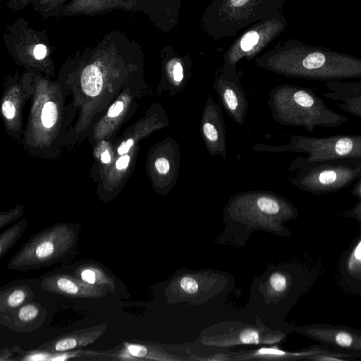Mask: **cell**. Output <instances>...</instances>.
I'll return each mask as SVG.
<instances>
[{"mask_svg": "<svg viewBox=\"0 0 361 361\" xmlns=\"http://www.w3.org/2000/svg\"><path fill=\"white\" fill-rule=\"evenodd\" d=\"M269 105L275 121L302 127L312 133L316 128L339 127L348 118L329 108L312 90L283 85L271 91Z\"/></svg>", "mask_w": 361, "mask_h": 361, "instance_id": "6da1fadb", "label": "cell"}, {"mask_svg": "<svg viewBox=\"0 0 361 361\" xmlns=\"http://www.w3.org/2000/svg\"><path fill=\"white\" fill-rule=\"evenodd\" d=\"M285 72L325 82L361 79V58L324 47L298 44Z\"/></svg>", "mask_w": 361, "mask_h": 361, "instance_id": "7a4b0ae2", "label": "cell"}, {"mask_svg": "<svg viewBox=\"0 0 361 361\" xmlns=\"http://www.w3.org/2000/svg\"><path fill=\"white\" fill-rule=\"evenodd\" d=\"M290 183L317 195L344 189L361 176V158L305 161L298 157L290 164Z\"/></svg>", "mask_w": 361, "mask_h": 361, "instance_id": "3957f363", "label": "cell"}, {"mask_svg": "<svg viewBox=\"0 0 361 361\" xmlns=\"http://www.w3.org/2000/svg\"><path fill=\"white\" fill-rule=\"evenodd\" d=\"M257 151L305 153V161L361 158V135H336L311 137L293 135L288 143L281 146L257 144Z\"/></svg>", "mask_w": 361, "mask_h": 361, "instance_id": "277c9868", "label": "cell"}, {"mask_svg": "<svg viewBox=\"0 0 361 361\" xmlns=\"http://www.w3.org/2000/svg\"><path fill=\"white\" fill-rule=\"evenodd\" d=\"M3 40L5 47L16 59L37 62L49 59L54 48L47 30L35 29L24 18L6 25Z\"/></svg>", "mask_w": 361, "mask_h": 361, "instance_id": "5b68a950", "label": "cell"}, {"mask_svg": "<svg viewBox=\"0 0 361 361\" xmlns=\"http://www.w3.org/2000/svg\"><path fill=\"white\" fill-rule=\"evenodd\" d=\"M201 131L205 146L210 154H226L225 123L219 104L209 97L201 118Z\"/></svg>", "mask_w": 361, "mask_h": 361, "instance_id": "8992f818", "label": "cell"}, {"mask_svg": "<svg viewBox=\"0 0 361 361\" xmlns=\"http://www.w3.org/2000/svg\"><path fill=\"white\" fill-rule=\"evenodd\" d=\"M329 90L322 95L335 102L343 111L361 119V81L326 82Z\"/></svg>", "mask_w": 361, "mask_h": 361, "instance_id": "52a82bcc", "label": "cell"}, {"mask_svg": "<svg viewBox=\"0 0 361 361\" xmlns=\"http://www.w3.org/2000/svg\"><path fill=\"white\" fill-rule=\"evenodd\" d=\"M99 335L90 336V333H81L68 335L56 340L47 349L51 351H66L92 342Z\"/></svg>", "mask_w": 361, "mask_h": 361, "instance_id": "ba28073f", "label": "cell"}, {"mask_svg": "<svg viewBox=\"0 0 361 361\" xmlns=\"http://www.w3.org/2000/svg\"><path fill=\"white\" fill-rule=\"evenodd\" d=\"M69 0H36L31 8L43 18L61 16L63 6Z\"/></svg>", "mask_w": 361, "mask_h": 361, "instance_id": "9c48e42d", "label": "cell"}, {"mask_svg": "<svg viewBox=\"0 0 361 361\" xmlns=\"http://www.w3.org/2000/svg\"><path fill=\"white\" fill-rule=\"evenodd\" d=\"M59 246L54 238L47 237L35 244V247L30 252L34 257V259L43 261L51 259L56 254Z\"/></svg>", "mask_w": 361, "mask_h": 361, "instance_id": "30bf717a", "label": "cell"}, {"mask_svg": "<svg viewBox=\"0 0 361 361\" xmlns=\"http://www.w3.org/2000/svg\"><path fill=\"white\" fill-rule=\"evenodd\" d=\"M58 117L56 104L53 102H47L42 109L41 120L44 126L47 128L52 127Z\"/></svg>", "mask_w": 361, "mask_h": 361, "instance_id": "8fae6325", "label": "cell"}, {"mask_svg": "<svg viewBox=\"0 0 361 361\" xmlns=\"http://www.w3.org/2000/svg\"><path fill=\"white\" fill-rule=\"evenodd\" d=\"M57 290L63 293L76 295L80 293V286L72 279L67 277H59L55 281Z\"/></svg>", "mask_w": 361, "mask_h": 361, "instance_id": "7c38bea8", "label": "cell"}, {"mask_svg": "<svg viewBox=\"0 0 361 361\" xmlns=\"http://www.w3.org/2000/svg\"><path fill=\"white\" fill-rule=\"evenodd\" d=\"M27 298V291L23 288L12 290L5 300L6 308L13 309L21 305Z\"/></svg>", "mask_w": 361, "mask_h": 361, "instance_id": "4fadbf2b", "label": "cell"}, {"mask_svg": "<svg viewBox=\"0 0 361 361\" xmlns=\"http://www.w3.org/2000/svg\"><path fill=\"white\" fill-rule=\"evenodd\" d=\"M39 314V308L33 304H27L23 306L18 312V319L23 322H31Z\"/></svg>", "mask_w": 361, "mask_h": 361, "instance_id": "5bb4252c", "label": "cell"}, {"mask_svg": "<svg viewBox=\"0 0 361 361\" xmlns=\"http://www.w3.org/2000/svg\"><path fill=\"white\" fill-rule=\"evenodd\" d=\"M171 80L175 85L176 94L180 92L179 87L184 78L183 68L179 62H176L171 67H169V71Z\"/></svg>", "mask_w": 361, "mask_h": 361, "instance_id": "9a60e30c", "label": "cell"}, {"mask_svg": "<svg viewBox=\"0 0 361 361\" xmlns=\"http://www.w3.org/2000/svg\"><path fill=\"white\" fill-rule=\"evenodd\" d=\"M173 166L179 167V165L173 166L171 161L165 157H159L154 161V167L157 171L162 175H167L172 172L178 174V172L172 171Z\"/></svg>", "mask_w": 361, "mask_h": 361, "instance_id": "2e32d148", "label": "cell"}, {"mask_svg": "<svg viewBox=\"0 0 361 361\" xmlns=\"http://www.w3.org/2000/svg\"><path fill=\"white\" fill-rule=\"evenodd\" d=\"M269 284L271 289L275 292H283L286 288V278L282 274L276 272L271 276Z\"/></svg>", "mask_w": 361, "mask_h": 361, "instance_id": "e0dca14e", "label": "cell"}, {"mask_svg": "<svg viewBox=\"0 0 361 361\" xmlns=\"http://www.w3.org/2000/svg\"><path fill=\"white\" fill-rule=\"evenodd\" d=\"M334 343L343 348H351L355 343V338L345 331H338L334 337Z\"/></svg>", "mask_w": 361, "mask_h": 361, "instance_id": "ac0fdd59", "label": "cell"}, {"mask_svg": "<svg viewBox=\"0 0 361 361\" xmlns=\"http://www.w3.org/2000/svg\"><path fill=\"white\" fill-rule=\"evenodd\" d=\"M259 35L256 32L252 31L247 33L240 42L241 49L245 51L250 50L257 43Z\"/></svg>", "mask_w": 361, "mask_h": 361, "instance_id": "d6986e66", "label": "cell"}, {"mask_svg": "<svg viewBox=\"0 0 361 361\" xmlns=\"http://www.w3.org/2000/svg\"><path fill=\"white\" fill-rule=\"evenodd\" d=\"M180 286L183 291L190 294L197 293L199 289L197 281L190 276L183 277L180 281Z\"/></svg>", "mask_w": 361, "mask_h": 361, "instance_id": "ffe728a7", "label": "cell"}, {"mask_svg": "<svg viewBox=\"0 0 361 361\" xmlns=\"http://www.w3.org/2000/svg\"><path fill=\"white\" fill-rule=\"evenodd\" d=\"M36 0H7L6 6L12 11H19L31 6Z\"/></svg>", "mask_w": 361, "mask_h": 361, "instance_id": "44dd1931", "label": "cell"}, {"mask_svg": "<svg viewBox=\"0 0 361 361\" xmlns=\"http://www.w3.org/2000/svg\"><path fill=\"white\" fill-rule=\"evenodd\" d=\"M350 192L353 195L359 198V202L353 209L352 213L361 216V176L355 182Z\"/></svg>", "mask_w": 361, "mask_h": 361, "instance_id": "7402d4cb", "label": "cell"}, {"mask_svg": "<svg viewBox=\"0 0 361 361\" xmlns=\"http://www.w3.org/2000/svg\"><path fill=\"white\" fill-rule=\"evenodd\" d=\"M240 339L242 343L246 344H258L259 343L258 333L252 329L243 331L240 336Z\"/></svg>", "mask_w": 361, "mask_h": 361, "instance_id": "603a6c76", "label": "cell"}, {"mask_svg": "<svg viewBox=\"0 0 361 361\" xmlns=\"http://www.w3.org/2000/svg\"><path fill=\"white\" fill-rule=\"evenodd\" d=\"M126 347L129 353L133 357H143L147 354V349L142 345L126 344Z\"/></svg>", "mask_w": 361, "mask_h": 361, "instance_id": "cb8c5ba5", "label": "cell"}, {"mask_svg": "<svg viewBox=\"0 0 361 361\" xmlns=\"http://www.w3.org/2000/svg\"><path fill=\"white\" fill-rule=\"evenodd\" d=\"M2 111L7 118H12L15 116L16 109L12 102L5 101L2 104Z\"/></svg>", "mask_w": 361, "mask_h": 361, "instance_id": "d4e9b609", "label": "cell"}, {"mask_svg": "<svg viewBox=\"0 0 361 361\" xmlns=\"http://www.w3.org/2000/svg\"><path fill=\"white\" fill-rule=\"evenodd\" d=\"M80 277L84 281L90 284H94L97 281L96 274L92 269L83 270L81 272Z\"/></svg>", "mask_w": 361, "mask_h": 361, "instance_id": "484cf974", "label": "cell"}, {"mask_svg": "<svg viewBox=\"0 0 361 361\" xmlns=\"http://www.w3.org/2000/svg\"><path fill=\"white\" fill-rule=\"evenodd\" d=\"M123 109V102L121 101H116L109 109L108 116L109 117H116L122 111Z\"/></svg>", "mask_w": 361, "mask_h": 361, "instance_id": "4316f807", "label": "cell"}, {"mask_svg": "<svg viewBox=\"0 0 361 361\" xmlns=\"http://www.w3.org/2000/svg\"><path fill=\"white\" fill-rule=\"evenodd\" d=\"M257 355H284L286 353L281 350L276 348H262L257 353Z\"/></svg>", "mask_w": 361, "mask_h": 361, "instance_id": "83f0119b", "label": "cell"}, {"mask_svg": "<svg viewBox=\"0 0 361 361\" xmlns=\"http://www.w3.org/2000/svg\"><path fill=\"white\" fill-rule=\"evenodd\" d=\"M134 144V140L131 138H129L126 142H123L118 148V152L120 154H126L130 148Z\"/></svg>", "mask_w": 361, "mask_h": 361, "instance_id": "f1b7e54d", "label": "cell"}, {"mask_svg": "<svg viewBox=\"0 0 361 361\" xmlns=\"http://www.w3.org/2000/svg\"><path fill=\"white\" fill-rule=\"evenodd\" d=\"M343 355H319L314 357L313 360L329 361V360H345V357H343Z\"/></svg>", "mask_w": 361, "mask_h": 361, "instance_id": "f546056e", "label": "cell"}, {"mask_svg": "<svg viewBox=\"0 0 361 361\" xmlns=\"http://www.w3.org/2000/svg\"><path fill=\"white\" fill-rule=\"evenodd\" d=\"M49 355L47 353H39L27 356L25 360H49Z\"/></svg>", "mask_w": 361, "mask_h": 361, "instance_id": "4dcf8cb0", "label": "cell"}, {"mask_svg": "<svg viewBox=\"0 0 361 361\" xmlns=\"http://www.w3.org/2000/svg\"><path fill=\"white\" fill-rule=\"evenodd\" d=\"M130 157L128 155L121 157L116 162V166L118 169H126L129 163Z\"/></svg>", "mask_w": 361, "mask_h": 361, "instance_id": "1f68e13d", "label": "cell"}, {"mask_svg": "<svg viewBox=\"0 0 361 361\" xmlns=\"http://www.w3.org/2000/svg\"><path fill=\"white\" fill-rule=\"evenodd\" d=\"M101 159H102V162L106 163V164L110 162L111 157L107 150H106L105 152H104L102 154Z\"/></svg>", "mask_w": 361, "mask_h": 361, "instance_id": "d6a6232c", "label": "cell"}, {"mask_svg": "<svg viewBox=\"0 0 361 361\" xmlns=\"http://www.w3.org/2000/svg\"><path fill=\"white\" fill-rule=\"evenodd\" d=\"M354 256L357 260H361V242L357 245L354 251Z\"/></svg>", "mask_w": 361, "mask_h": 361, "instance_id": "836d02e7", "label": "cell"}, {"mask_svg": "<svg viewBox=\"0 0 361 361\" xmlns=\"http://www.w3.org/2000/svg\"><path fill=\"white\" fill-rule=\"evenodd\" d=\"M234 6H240L244 5L248 0H231Z\"/></svg>", "mask_w": 361, "mask_h": 361, "instance_id": "e575fe53", "label": "cell"}]
</instances>
